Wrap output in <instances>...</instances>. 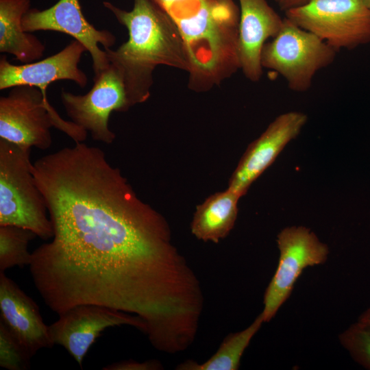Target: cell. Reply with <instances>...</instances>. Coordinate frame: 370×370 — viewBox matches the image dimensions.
Instances as JSON below:
<instances>
[{
    "instance_id": "6da1fadb",
    "label": "cell",
    "mask_w": 370,
    "mask_h": 370,
    "mask_svg": "<svg viewBox=\"0 0 370 370\" xmlns=\"http://www.w3.org/2000/svg\"><path fill=\"white\" fill-rule=\"evenodd\" d=\"M40 190L53 236L32 252L29 267L54 312L94 304L169 326L197 303L200 281L173 244L167 221L107 158L71 162Z\"/></svg>"
},
{
    "instance_id": "7a4b0ae2",
    "label": "cell",
    "mask_w": 370,
    "mask_h": 370,
    "mask_svg": "<svg viewBox=\"0 0 370 370\" xmlns=\"http://www.w3.org/2000/svg\"><path fill=\"white\" fill-rule=\"evenodd\" d=\"M103 5L128 32V40L118 49L104 51L123 79L132 106L150 97L153 73L158 66L188 72L186 47L177 26L152 0H134L130 11L109 1Z\"/></svg>"
},
{
    "instance_id": "3957f363",
    "label": "cell",
    "mask_w": 370,
    "mask_h": 370,
    "mask_svg": "<svg viewBox=\"0 0 370 370\" xmlns=\"http://www.w3.org/2000/svg\"><path fill=\"white\" fill-rule=\"evenodd\" d=\"M171 18L189 61L188 88L206 92L238 69L239 10L219 0H152Z\"/></svg>"
},
{
    "instance_id": "277c9868",
    "label": "cell",
    "mask_w": 370,
    "mask_h": 370,
    "mask_svg": "<svg viewBox=\"0 0 370 370\" xmlns=\"http://www.w3.org/2000/svg\"><path fill=\"white\" fill-rule=\"evenodd\" d=\"M31 149L0 138V226L22 227L48 240L53 229L33 173Z\"/></svg>"
},
{
    "instance_id": "5b68a950",
    "label": "cell",
    "mask_w": 370,
    "mask_h": 370,
    "mask_svg": "<svg viewBox=\"0 0 370 370\" xmlns=\"http://www.w3.org/2000/svg\"><path fill=\"white\" fill-rule=\"evenodd\" d=\"M54 127L75 143H83L88 132L63 119L50 104L47 95L28 85L11 88L0 97V138L21 147L45 150L52 144Z\"/></svg>"
},
{
    "instance_id": "8992f818",
    "label": "cell",
    "mask_w": 370,
    "mask_h": 370,
    "mask_svg": "<svg viewBox=\"0 0 370 370\" xmlns=\"http://www.w3.org/2000/svg\"><path fill=\"white\" fill-rule=\"evenodd\" d=\"M336 53L318 36L284 17L280 32L263 46L261 64L281 75L293 91L305 92L316 73L332 64Z\"/></svg>"
},
{
    "instance_id": "52a82bcc",
    "label": "cell",
    "mask_w": 370,
    "mask_h": 370,
    "mask_svg": "<svg viewBox=\"0 0 370 370\" xmlns=\"http://www.w3.org/2000/svg\"><path fill=\"white\" fill-rule=\"evenodd\" d=\"M284 13L337 51L370 42V10L360 0H312Z\"/></svg>"
},
{
    "instance_id": "ba28073f",
    "label": "cell",
    "mask_w": 370,
    "mask_h": 370,
    "mask_svg": "<svg viewBox=\"0 0 370 370\" xmlns=\"http://www.w3.org/2000/svg\"><path fill=\"white\" fill-rule=\"evenodd\" d=\"M280 257L275 272L264 295L261 312L264 323L270 321L289 297L298 278L308 267L323 264L329 254L326 244L304 226L283 229L278 235Z\"/></svg>"
},
{
    "instance_id": "9c48e42d",
    "label": "cell",
    "mask_w": 370,
    "mask_h": 370,
    "mask_svg": "<svg viewBox=\"0 0 370 370\" xmlns=\"http://www.w3.org/2000/svg\"><path fill=\"white\" fill-rule=\"evenodd\" d=\"M60 98L70 121L90 133L93 140L105 144L112 143L116 137L109 127L110 114L132 107L123 79L110 64L95 75L87 93L75 95L62 88Z\"/></svg>"
},
{
    "instance_id": "30bf717a",
    "label": "cell",
    "mask_w": 370,
    "mask_h": 370,
    "mask_svg": "<svg viewBox=\"0 0 370 370\" xmlns=\"http://www.w3.org/2000/svg\"><path fill=\"white\" fill-rule=\"evenodd\" d=\"M121 325L142 332L145 328L136 316L103 306L84 304L59 314V319L49 325V332L53 345L62 346L82 368L84 357L101 332Z\"/></svg>"
},
{
    "instance_id": "8fae6325",
    "label": "cell",
    "mask_w": 370,
    "mask_h": 370,
    "mask_svg": "<svg viewBox=\"0 0 370 370\" xmlns=\"http://www.w3.org/2000/svg\"><path fill=\"white\" fill-rule=\"evenodd\" d=\"M22 26L27 32L53 31L71 36L89 52L95 75L106 69L110 62L104 49L116 42L114 35L107 29H97L85 18L79 0H59L51 7L40 10L30 8L24 15Z\"/></svg>"
},
{
    "instance_id": "7c38bea8",
    "label": "cell",
    "mask_w": 370,
    "mask_h": 370,
    "mask_svg": "<svg viewBox=\"0 0 370 370\" xmlns=\"http://www.w3.org/2000/svg\"><path fill=\"white\" fill-rule=\"evenodd\" d=\"M307 120L306 114L296 111L277 116L249 145L230 180L228 188L243 196L284 147L297 136Z\"/></svg>"
},
{
    "instance_id": "4fadbf2b",
    "label": "cell",
    "mask_w": 370,
    "mask_h": 370,
    "mask_svg": "<svg viewBox=\"0 0 370 370\" xmlns=\"http://www.w3.org/2000/svg\"><path fill=\"white\" fill-rule=\"evenodd\" d=\"M85 51L83 44L74 39L58 53L34 62L12 64L3 55L0 58V90L28 85L47 95L48 86L59 80H71L84 88L88 77L78 64Z\"/></svg>"
},
{
    "instance_id": "5bb4252c",
    "label": "cell",
    "mask_w": 370,
    "mask_h": 370,
    "mask_svg": "<svg viewBox=\"0 0 370 370\" xmlns=\"http://www.w3.org/2000/svg\"><path fill=\"white\" fill-rule=\"evenodd\" d=\"M240 15L238 55L240 69L251 82L262 75L261 53L269 38L275 37L282 27L284 18L267 0H238Z\"/></svg>"
},
{
    "instance_id": "9a60e30c",
    "label": "cell",
    "mask_w": 370,
    "mask_h": 370,
    "mask_svg": "<svg viewBox=\"0 0 370 370\" xmlns=\"http://www.w3.org/2000/svg\"><path fill=\"white\" fill-rule=\"evenodd\" d=\"M0 321L32 357L53 346L38 306L5 272H0Z\"/></svg>"
},
{
    "instance_id": "2e32d148",
    "label": "cell",
    "mask_w": 370,
    "mask_h": 370,
    "mask_svg": "<svg viewBox=\"0 0 370 370\" xmlns=\"http://www.w3.org/2000/svg\"><path fill=\"white\" fill-rule=\"evenodd\" d=\"M31 0H0V52L12 54L23 64L43 56L45 46L22 26Z\"/></svg>"
},
{
    "instance_id": "e0dca14e",
    "label": "cell",
    "mask_w": 370,
    "mask_h": 370,
    "mask_svg": "<svg viewBox=\"0 0 370 370\" xmlns=\"http://www.w3.org/2000/svg\"><path fill=\"white\" fill-rule=\"evenodd\" d=\"M240 198L228 188L210 195L196 208L190 225L192 234L199 240L214 243L225 238L234 226Z\"/></svg>"
},
{
    "instance_id": "ac0fdd59",
    "label": "cell",
    "mask_w": 370,
    "mask_h": 370,
    "mask_svg": "<svg viewBox=\"0 0 370 370\" xmlns=\"http://www.w3.org/2000/svg\"><path fill=\"white\" fill-rule=\"evenodd\" d=\"M264 323L261 313L247 328L230 334L208 360L199 364L193 360L179 365V370H237L241 357L251 340Z\"/></svg>"
},
{
    "instance_id": "d6986e66",
    "label": "cell",
    "mask_w": 370,
    "mask_h": 370,
    "mask_svg": "<svg viewBox=\"0 0 370 370\" xmlns=\"http://www.w3.org/2000/svg\"><path fill=\"white\" fill-rule=\"evenodd\" d=\"M37 236L30 230L12 225L0 226V272L13 267L29 265V243Z\"/></svg>"
},
{
    "instance_id": "ffe728a7",
    "label": "cell",
    "mask_w": 370,
    "mask_h": 370,
    "mask_svg": "<svg viewBox=\"0 0 370 370\" xmlns=\"http://www.w3.org/2000/svg\"><path fill=\"white\" fill-rule=\"evenodd\" d=\"M341 345L356 362L370 369V326L358 321L339 336Z\"/></svg>"
},
{
    "instance_id": "44dd1931",
    "label": "cell",
    "mask_w": 370,
    "mask_h": 370,
    "mask_svg": "<svg viewBox=\"0 0 370 370\" xmlns=\"http://www.w3.org/2000/svg\"><path fill=\"white\" fill-rule=\"evenodd\" d=\"M32 356L0 321V366L8 370H26Z\"/></svg>"
},
{
    "instance_id": "7402d4cb",
    "label": "cell",
    "mask_w": 370,
    "mask_h": 370,
    "mask_svg": "<svg viewBox=\"0 0 370 370\" xmlns=\"http://www.w3.org/2000/svg\"><path fill=\"white\" fill-rule=\"evenodd\" d=\"M158 365L154 362H138L133 361H123L108 365L102 369L103 370H143L156 369Z\"/></svg>"
},
{
    "instance_id": "603a6c76",
    "label": "cell",
    "mask_w": 370,
    "mask_h": 370,
    "mask_svg": "<svg viewBox=\"0 0 370 370\" xmlns=\"http://www.w3.org/2000/svg\"><path fill=\"white\" fill-rule=\"evenodd\" d=\"M280 9L284 12L295 8L302 7L312 0H274Z\"/></svg>"
},
{
    "instance_id": "cb8c5ba5",
    "label": "cell",
    "mask_w": 370,
    "mask_h": 370,
    "mask_svg": "<svg viewBox=\"0 0 370 370\" xmlns=\"http://www.w3.org/2000/svg\"><path fill=\"white\" fill-rule=\"evenodd\" d=\"M358 321L370 326V308L367 309L364 312H362L359 317Z\"/></svg>"
},
{
    "instance_id": "d4e9b609",
    "label": "cell",
    "mask_w": 370,
    "mask_h": 370,
    "mask_svg": "<svg viewBox=\"0 0 370 370\" xmlns=\"http://www.w3.org/2000/svg\"><path fill=\"white\" fill-rule=\"evenodd\" d=\"M221 3L223 4L231 7V8H236L237 5L235 4L234 1L233 0H219Z\"/></svg>"
},
{
    "instance_id": "484cf974",
    "label": "cell",
    "mask_w": 370,
    "mask_h": 370,
    "mask_svg": "<svg viewBox=\"0 0 370 370\" xmlns=\"http://www.w3.org/2000/svg\"><path fill=\"white\" fill-rule=\"evenodd\" d=\"M360 1L370 10V0H360Z\"/></svg>"
}]
</instances>
